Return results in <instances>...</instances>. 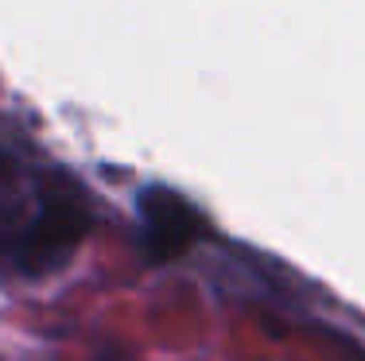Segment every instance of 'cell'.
Returning <instances> with one entry per match:
<instances>
[{
    "label": "cell",
    "mask_w": 365,
    "mask_h": 361,
    "mask_svg": "<svg viewBox=\"0 0 365 361\" xmlns=\"http://www.w3.org/2000/svg\"><path fill=\"white\" fill-rule=\"evenodd\" d=\"M86 229H90L86 210L66 194H47L36 210H4L0 214V272L47 276L71 261Z\"/></svg>",
    "instance_id": "obj_1"
},
{
    "label": "cell",
    "mask_w": 365,
    "mask_h": 361,
    "mask_svg": "<svg viewBox=\"0 0 365 361\" xmlns=\"http://www.w3.org/2000/svg\"><path fill=\"white\" fill-rule=\"evenodd\" d=\"M136 214H140L148 253L160 261L187 253L206 234V218L198 214V206L171 187H144L136 199Z\"/></svg>",
    "instance_id": "obj_2"
},
{
    "label": "cell",
    "mask_w": 365,
    "mask_h": 361,
    "mask_svg": "<svg viewBox=\"0 0 365 361\" xmlns=\"http://www.w3.org/2000/svg\"><path fill=\"white\" fill-rule=\"evenodd\" d=\"M20 179H24V163L16 159L4 144H0V191H12Z\"/></svg>",
    "instance_id": "obj_3"
}]
</instances>
